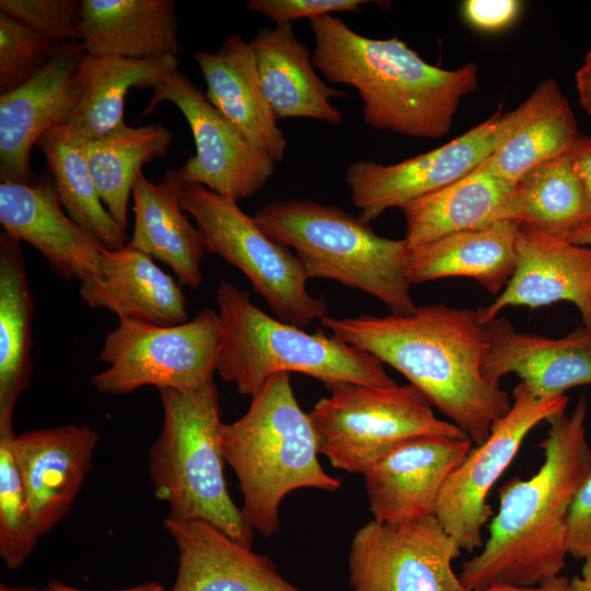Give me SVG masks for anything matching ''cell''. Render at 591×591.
<instances>
[{
    "instance_id": "cell-33",
    "label": "cell",
    "mask_w": 591,
    "mask_h": 591,
    "mask_svg": "<svg viewBox=\"0 0 591 591\" xmlns=\"http://www.w3.org/2000/svg\"><path fill=\"white\" fill-rule=\"evenodd\" d=\"M173 134L160 124L125 125L100 138L83 141L88 165L102 201L123 230L128 206L142 166L166 154Z\"/></svg>"
},
{
    "instance_id": "cell-43",
    "label": "cell",
    "mask_w": 591,
    "mask_h": 591,
    "mask_svg": "<svg viewBox=\"0 0 591 591\" xmlns=\"http://www.w3.org/2000/svg\"><path fill=\"white\" fill-rule=\"evenodd\" d=\"M576 86L581 106L591 115V49L576 72Z\"/></svg>"
},
{
    "instance_id": "cell-15",
    "label": "cell",
    "mask_w": 591,
    "mask_h": 591,
    "mask_svg": "<svg viewBox=\"0 0 591 591\" xmlns=\"http://www.w3.org/2000/svg\"><path fill=\"white\" fill-rule=\"evenodd\" d=\"M80 42L60 44L49 63L22 86L0 94V179L34 184V146L49 129L63 126L81 99Z\"/></svg>"
},
{
    "instance_id": "cell-46",
    "label": "cell",
    "mask_w": 591,
    "mask_h": 591,
    "mask_svg": "<svg viewBox=\"0 0 591 591\" xmlns=\"http://www.w3.org/2000/svg\"><path fill=\"white\" fill-rule=\"evenodd\" d=\"M565 240L575 244L591 246V222L572 232Z\"/></svg>"
},
{
    "instance_id": "cell-22",
    "label": "cell",
    "mask_w": 591,
    "mask_h": 591,
    "mask_svg": "<svg viewBox=\"0 0 591 591\" xmlns=\"http://www.w3.org/2000/svg\"><path fill=\"white\" fill-rule=\"evenodd\" d=\"M193 58L206 81L207 100L248 141L281 162L288 141L264 94L250 43L234 34L216 53L196 50Z\"/></svg>"
},
{
    "instance_id": "cell-24",
    "label": "cell",
    "mask_w": 591,
    "mask_h": 591,
    "mask_svg": "<svg viewBox=\"0 0 591 591\" xmlns=\"http://www.w3.org/2000/svg\"><path fill=\"white\" fill-rule=\"evenodd\" d=\"M264 94L278 119L312 118L339 124L333 97L346 93L326 84L315 72L312 54L289 22L262 27L248 42Z\"/></svg>"
},
{
    "instance_id": "cell-30",
    "label": "cell",
    "mask_w": 591,
    "mask_h": 591,
    "mask_svg": "<svg viewBox=\"0 0 591 591\" xmlns=\"http://www.w3.org/2000/svg\"><path fill=\"white\" fill-rule=\"evenodd\" d=\"M33 297L21 242L0 233V429H13L16 402L30 384Z\"/></svg>"
},
{
    "instance_id": "cell-19",
    "label": "cell",
    "mask_w": 591,
    "mask_h": 591,
    "mask_svg": "<svg viewBox=\"0 0 591 591\" xmlns=\"http://www.w3.org/2000/svg\"><path fill=\"white\" fill-rule=\"evenodd\" d=\"M0 223L36 248L60 278L83 283L100 277L105 247L63 212L51 181L0 182Z\"/></svg>"
},
{
    "instance_id": "cell-10",
    "label": "cell",
    "mask_w": 591,
    "mask_h": 591,
    "mask_svg": "<svg viewBox=\"0 0 591 591\" xmlns=\"http://www.w3.org/2000/svg\"><path fill=\"white\" fill-rule=\"evenodd\" d=\"M220 338L219 314L212 309L171 326L121 318L99 356L108 367L91 383L104 394H129L147 385L198 389L213 380Z\"/></svg>"
},
{
    "instance_id": "cell-38",
    "label": "cell",
    "mask_w": 591,
    "mask_h": 591,
    "mask_svg": "<svg viewBox=\"0 0 591 591\" xmlns=\"http://www.w3.org/2000/svg\"><path fill=\"white\" fill-rule=\"evenodd\" d=\"M371 1L363 0H251L245 4L250 12L262 14L271 22L293 23L296 20L308 18L313 20L336 12L361 11L363 4Z\"/></svg>"
},
{
    "instance_id": "cell-18",
    "label": "cell",
    "mask_w": 591,
    "mask_h": 591,
    "mask_svg": "<svg viewBox=\"0 0 591 591\" xmlns=\"http://www.w3.org/2000/svg\"><path fill=\"white\" fill-rule=\"evenodd\" d=\"M572 303L591 331V246L546 234L520 222L514 271L496 299L478 309L483 324L508 306L538 308Z\"/></svg>"
},
{
    "instance_id": "cell-39",
    "label": "cell",
    "mask_w": 591,
    "mask_h": 591,
    "mask_svg": "<svg viewBox=\"0 0 591 591\" xmlns=\"http://www.w3.org/2000/svg\"><path fill=\"white\" fill-rule=\"evenodd\" d=\"M567 553L576 560L591 559V471L578 488L570 507Z\"/></svg>"
},
{
    "instance_id": "cell-17",
    "label": "cell",
    "mask_w": 591,
    "mask_h": 591,
    "mask_svg": "<svg viewBox=\"0 0 591 591\" xmlns=\"http://www.w3.org/2000/svg\"><path fill=\"white\" fill-rule=\"evenodd\" d=\"M99 433L62 425L15 434L12 453L37 534H48L69 512L92 468Z\"/></svg>"
},
{
    "instance_id": "cell-31",
    "label": "cell",
    "mask_w": 591,
    "mask_h": 591,
    "mask_svg": "<svg viewBox=\"0 0 591 591\" xmlns=\"http://www.w3.org/2000/svg\"><path fill=\"white\" fill-rule=\"evenodd\" d=\"M175 57L126 59L86 55L80 66L83 91L66 129L88 141L124 127L126 97L131 88L147 89L165 72L178 69Z\"/></svg>"
},
{
    "instance_id": "cell-20",
    "label": "cell",
    "mask_w": 591,
    "mask_h": 591,
    "mask_svg": "<svg viewBox=\"0 0 591 591\" xmlns=\"http://www.w3.org/2000/svg\"><path fill=\"white\" fill-rule=\"evenodd\" d=\"M487 350L482 371L499 384L514 373L538 398H555L591 384V331L583 325L560 338L518 332L508 318L485 324Z\"/></svg>"
},
{
    "instance_id": "cell-32",
    "label": "cell",
    "mask_w": 591,
    "mask_h": 591,
    "mask_svg": "<svg viewBox=\"0 0 591 591\" xmlns=\"http://www.w3.org/2000/svg\"><path fill=\"white\" fill-rule=\"evenodd\" d=\"M503 219L566 239L591 222V209L568 153L529 170L514 185Z\"/></svg>"
},
{
    "instance_id": "cell-34",
    "label": "cell",
    "mask_w": 591,
    "mask_h": 591,
    "mask_svg": "<svg viewBox=\"0 0 591 591\" xmlns=\"http://www.w3.org/2000/svg\"><path fill=\"white\" fill-rule=\"evenodd\" d=\"M43 152L59 200L68 216L96 237L107 250L127 244L126 231L105 207L91 175L83 141L65 126L45 132L37 142Z\"/></svg>"
},
{
    "instance_id": "cell-26",
    "label": "cell",
    "mask_w": 591,
    "mask_h": 591,
    "mask_svg": "<svg viewBox=\"0 0 591 591\" xmlns=\"http://www.w3.org/2000/svg\"><path fill=\"white\" fill-rule=\"evenodd\" d=\"M184 185L177 169L165 172L159 183L138 174L131 194L135 223L127 245L167 265L182 286L196 289L202 282L206 251L198 229L181 207Z\"/></svg>"
},
{
    "instance_id": "cell-2",
    "label": "cell",
    "mask_w": 591,
    "mask_h": 591,
    "mask_svg": "<svg viewBox=\"0 0 591 591\" xmlns=\"http://www.w3.org/2000/svg\"><path fill=\"white\" fill-rule=\"evenodd\" d=\"M587 414L582 395L570 415L549 417L546 437L538 444L544 454L541 467L530 478L513 477L499 488L489 536L462 566L459 578L465 590L534 586L565 568L570 507L591 471Z\"/></svg>"
},
{
    "instance_id": "cell-16",
    "label": "cell",
    "mask_w": 591,
    "mask_h": 591,
    "mask_svg": "<svg viewBox=\"0 0 591 591\" xmlns=\"http://www.w3.org/2000/svg\"><path fill=\"white\" fill-rule=\"evenodd\" d=\"M473 445L467 436H431L391 450L362 474L373 519L393 523L434 514L443 485Z\"/></svg>"
},
{
    "instance_id": "cell-35",
    "label": "cell",
    "mask_w": 591,
    "mask_h": 591,
    "mask_svg": "<svg viewBox=\"0 0 591 591\" xmlns=\"http://www.w3.org/2000/svg\"><path fill=\"white\" fill-rule=\"evenodd\" d=\"M14 436V429H0V556L10 570L26 561L39 537L12 453Z\"/></svg>"
},
{
    "instance_id": "cell-21",
    "label": "cell",
    "mask_w": 591,
    "mask_h": 591,
    "mask_svg": "<svg viewBox=\"0 0 591 591\" xmlns=\"http://www.w3.org/2000/svg\"><path fill=\"white\" fill-rule=\"evenodd\" d=\"M163 525L178 554L169 591H309L283 578L267 556L208 522L166 517Z\"/></svg>"
},
{
    "instance_id": "cell-41",
    "label": "cell",
    "mask_w": 591,
    "mask_h": 591,
    "mask_svg": "<svg viewBox=\"0 0 591 591\" xmlns=\"http://www.w3.org/2000/svg\"><path fill=\"white\" fill-rule=\"evenodd\" d=\"M568 157L582 183L591 209V136L580 135Z\"/></svg>"
},
{
    "instance_id": "cell-44",
    "label": "cell",
    "mask_w": 591,
    "mask_h": 591,
    "mask_svg": "<svg viewBox=\"0 0 591 591\" xmlns=\"http://www.w3.org/2000/svg\"><path fill=\"white\" fill-rule=\"evenodd\" d=\"M46 589L47 591H94V590H85V589L71 587L57 579L50 580ZM113 591H169V590L159 582L150 581V582H144V583L134 586L130 588L113 590Z\"/></svg>"
},
{
    "instance_id": "cell-1",
    "label": "cell",
    "mask_w": 591,
    "mask_h": 591,
    "mask_svg": "<svg viewBox=\"0 0 591 591\" xmlns=\"http://www.w3.org/2000/svg\"><path fill=\"white\" fill-rule=\"evenodd\" d=\"M321 324L402 373L474 445L511 407L508 393L483 374L487 335L478 310L428 304L409 314L326 315Z\"/></svg>"
},
{
    "instance_id": "cell-40",
    "label": "cell",
    "mask_w": 591,
    "mask_h": 591,
    "mask_svg": "<svg viewBox=\"0 0 591 591\" xmlns=\"http://www.w3.org/2000/svg\"><path fill=\"white\" fill-rule=\"evenodd\" d=\"M521 2L517 0H466L463 2L465 19L476 28L499 31L517 19Z\"/></svg>"
},
{
    "instance_id": "cell-7",
    "label": "cell",
    "mask_w": 591,
    "mask_h": 591,
    "mask_svg": "<svg viewBox=\"0 0 591 591\" xmlns=\"http://www.w3.org/2000/svg\"><path fill=\"white\" fill-rule=\"evenodd\" d=\"M253 217L271 239L296 251L308 279H331L361 290L394 314L416 310L405 239L380 236L360 217L306 199L276 200Z\"/></svg>"
},
{
    "instance_id": "cell-36",
    "label": "cell",
    "mask_w": 591,
    "mask_h": 591,
    "mask_svg": "<svg viewBox=\"0 0 591 591\" xmlns=\"http://www.w3.org/2000/svg\"><path fill=\"white\" fill-rule=\"evenodd\" d=\"M59 46L0 13V94L13 91L36 77Z\"/></svg>"
},
{
    "instance_id": "cell-8",
    "label": "cell",
    "mask_w": 591,
    "mask_h": 591,
    "mask_svg": "<svg viewBox=\"0 0 591 591\" xmlns=\"http://www.w3.org/2000/svg\"><path fill=\"white\" fill-rule=\"evenodd\" d=\"M310 410L317 449L333 467L363 474L403 442L418 437H464L438 418L412 384L389 387L344 383Z\"/></svg>"
},
{
    "instance_id": "cell-29",
    "label": "cell",
    "mask_w": 591,
    "mask_h": 591,
    "mask_svg": "<svg viewBox=\"0 0 591 591\" xmlns=\"http://www.w3.org/2000/svg\"><path fill=\"white\" fill-rule=\"evenodd\" d=\"M517 108L512 130L485 161L513 185L532 167L567 154L580 137L571 105L554 79L540 82Z\"/></svg>"
},
{
    "instance_id": "cell-13",
    "label": "cell",
    "mask_w": 591,
    "mask_h": 591,
    "mask_svg": "<svg viewBox=\"0 0 591 591\" xmlns=\"http://www.w3.org/2000/svg\"><path fill=\"white\" fill-rule=\"evenodd\" d=\"M461 551L434 514L393 523L372 519L350 543V591H463L452 567Z\"/></svg>"
},
{
    "instance_id": "cell-4",
    "label": "cell",
    "mask_w": 591,
    "mask_h": 591,
    "mask_svg": "<svg viewBox=\"0 0 591 591\" xmlns=\"http://www.w3.org/2000/svg\"><path fill=\"white\" fill-rule=\"evenodd\" d=\"M221 448L239 480L244 518L264 536L278 532L280 503L290 493L341 487L318 461L311 419L294 396L289 373L270 376L246 413L223 424Z\"/></svg>"
},
{
    "instance_id": "cell-5",
    "label": "cell",
    "mask_w": 591,
    "mask_h": 591,
    "mask_svg": "<svg viewBox=\"0 0 591 591\" xmlns=\"http://www.w3.org/2000/svg\"><path fill=\"white\" fill-rule=\"evenodd\" d=\"M221 338L216 373L242 395L254 396L278 373H301L328 389L344 383L389 387L397 383L372 355L324 332L274 318L228 281L216 291Z\"/></svg>"
},
{
    "instance_id": "cell-14",
    "label": "cell",
    "mask_w": 591,
    "mask_h": 591,
    "mask_svg": "<svg viewBox=\"0 0 591 591\" xmlns=\"http://www.w3.org/2000/svg\"><path fill=\"white\" fill-rule=\"evenodd\" d=\"M518 109L494 113L479 125L428 152L394 164L355 161L345 171L359 217L370 222L391 208L438 190L478 167L510 134Z\"/></svg>"
},
{
    "instance_id": "cell-25",
    "label": "cell",
    "mask_w": 591,
    "mask_h": 591,
    "mask_svg": "<svg viewBox=\"0 0 591 591\" xmlns=\"http://www.w3.org/2000/svg\"><path fill=\"white\" fill-rule=\"evenodd\" d=\"M175 8L174 0H81L80 43L91 56L178 58Z\"/></svg>"
},
{
    "instance_id": "cell-27",
    "label": "cell",
    "mask_w": 591,
    "mask_h": 591,
    "mask_svg": "<svg viewBox=\"0 0 591 591\" xmlns=\"http://www.w3.org/2000/svg\"><path fill=\"white\" fill-rule=\"evenodd\" d=\"M519 223L511 219L499 220L409 247L410 283L466 277L497 297L514 271Z\"/></svg>"
},
{
    "instance_id": "cell-45",
    "label": "cell",
    "mask_w": 591,
    "mask_h": 591,
    "mask_svg": "<svg viewBox=\"0 0 591 591\" xmlns=\"http://www.w3.org/2000/svg\"><path fill=\"white\" fill-rule=\"evenodd\" d=\"M570 580L575 591H591V559L584 560L580 576Z\"/></svg>"
},
{
    "instance_id": "cell-9",
    "label": "cell",
    "mask_w": 591,
    "mask_h": 591,
    "mask_svg": "<svg viewBox=\"0 0 591 591\" xmlns=\"http://www.w3.org/2000/svg\"><path fill=\"white\" fill-rule=\"evenodd\" d=\"M179 202L195 220L205 251L237 268L280 321L303 328L327 315L324 300L308 291L296 254L271 239L237 201L186 184Z\"/></svg>"
},
{
    "instance_id": "cell-23",
    "label": "cell",
    "mask_w": 591,
    "mask_h": 591,
    "mask_svg": "<svg viewBox=\"0 0 591 591\" xmlns=\"http://www.w3.org/2000/svg\"><path fill=\"white\" fill-rule=\"evenodd\" d=\"M79 294L89 306L108 310L119 320L160 326L188 321L187 302L175 279L127 244L104 248L100 277L81 283Z\"/></svg>"
},
{
    "instance_id": "cell-3",
    "label": "cell",
    "mask_w": 591,
    "mask_h": 591,
    "mask_svg": "<svg viewBox=\"0 0 591 591\" xmlns=\"http://www.w3.org/2000/svg\"><path fill=\"white\" fill-rule=\"evenodd\" d=\"M310 30L314 67L329 83L357 90L363 120L374 129L414 138L445 136L461 100L477 88L475 63L441 69L396 37L362 36L333 15L310 20Z\"/></svg>"
},
{
    "instance_id": "cell-37",
    "label": "cell",
    "mask_w": 591,
    "mask_h": 591,
    "mask_svg": "<svg viewBox=\"0 0 591 591\" xmlns=\"http://www.w3.org/2000/svg\"><path fill=\"white\" fill-rule=\"evenodd\" d=\"M0 13L55 43L80 42L79 0H1Z\"/></svg>"
},
{
    "instance_id": "cell-28",
    "label": "cell",
    "mask_w": 591,
    "mask_h": 591,
    "mask_svg": "<svg viewBox=\"0 0 591 591\" xmlns=\"http://www.w3.org/2000/svg\"><path fill=\"white\" fill-rule=\"evenodd\" d=\"M485 161L462 178L401 208L409 247L506 220L514 185L494 173Z\"/></svg>"
},
{
    "instance_id": "cell-42",
    "label": "cell",
    "mask_w": 591,
    "mask_h": 591,
    "mask_svg": "<svg viewBox=\"0 0 591 591\" xmlns=\"http://www.w3.org/2000/svg\"><path fill=\"white\" fill-rule=\"evenodd\" d=\"M463 591H575L571 580L566 576H555L534 586L494 584L479 590Z\"/></svg>"
},
{
    "instance_id": "cell-6",
    "label": "cell",
    "mask_w": 591,
    "mask_h": 591,
    "mask_svg": "<svg viewBox=\"0 0 591 591\" xmlns=\"http://www.w3.org/2000/svg\"><path fill=\"white\" fill-rule=\"evenodd\" d=\"M161 431L149 451V475L169 518L208 522L252 547L253 529L225 482L221 421L215 380L193 390H158Z\"/></svg>"
},
{
    "instance_id": "cell-12",
    "label": "cell",
    "mask_w": 591,
    "mask_h": 591,
    "mask_svg": "<svg viewBox=\"0 0 591 591\" xmlns=\"http://www.w3.org/2000/svg\"><path fill=\"white\" fill-rule=\"evenodd\" d=\"M512 396L509 412L494 425L483 443L473 445L447 479L436 503V518L462 551L483 547V528L494 517L488 495L529 432L565 412L569 403L566 395L538 398L522 382L513 389Z\"/></svg>"
},
{
    "instance_id": "cell-47",
    "label": "cell",
    "mask_w": 591,
    "mask_h": 591,
    "mask_svg": "<svg viewBox=\"0 0 591 591\" xmlns=\"http://www.w3.org/2000/svg\"><path fill=\"white\" fill-rule=\"evenodd\" d=\"M0 591H47V589L46 588L42 589V588H37L34 586H26V584L9 586L7 583H1Z\"/></svg>"
},
{
    "instance_id": "cell-11",
    "label": "cell",
    "mask_w": 591,
    "mask_h": 591,
    "mask_svg": "<svg viewBox=\"0 0 591 591\" xmlns=\"http://www.w3.org/2000/svg\"><path fill=\"white\" fill-rule=\"evenodd\" d=\"M149 88L153 95L140 117L170 102L192 130L196 152L177 169L185 185H201L237 201L253 197L269 182L276 161L248 141L185 73L170 70Z\"/></svg>"
}]
</instances>
